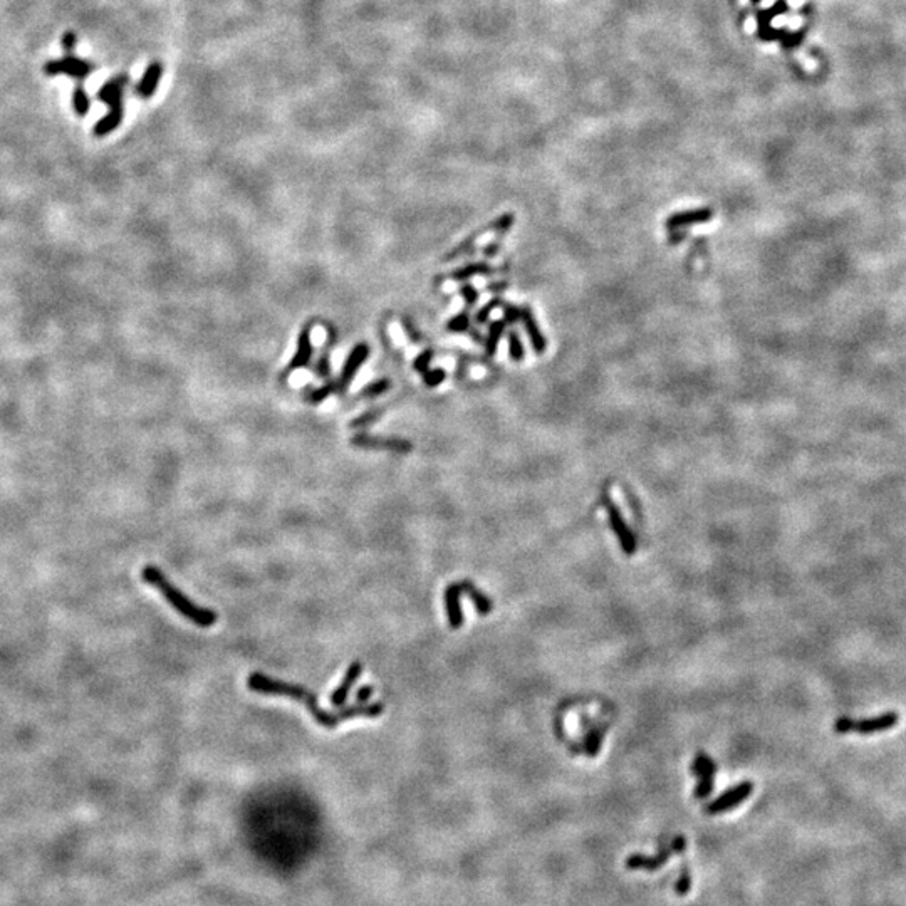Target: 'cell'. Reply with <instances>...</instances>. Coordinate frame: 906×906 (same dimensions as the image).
Instances as JSON below:
<instances>
[{
	"label": "cell",
	"instance_id": "6da1fadb",
	"mask_svg": "<svg viewBox=\"0 0 906 906\" xmlns=\"http://www.w3.org/2000/svg\"><path fill=\"white\" fill-rule=\"evenodd\" d=\"M247 687L250 692L262 693V695H281L287 697L291 700L299 702L306 707V710L313 715L316 724L324 727V729H336V727L344 720L356 719V717H380L385 712V703H365V705H351L349 709H343L338 712H329L319 705V698L313 690L296 685V683H287L282 680H276L262 673H252L247 678Z\"/></svg>",
	"mask_w": 906,
	"mask_h": 906
},
{
	"label": "cell",
	"instance_id": "7a4b0ae2",
	"mask_svg": "<svg viewBox=\"0 0 906 906\" xmlns=\"http://www.w3.org/2000/svg\"><path fill=\"white\" fill-rule=\"evenodd\" d=\"M141 578H143L145 583H148L153 588H157L160 594L167 599L170 606H172L173 610H177L183 618H185V620L193 623L195 626L210 628L217 625V621H219V615H217L215 611L207 610V608H202L193 603L192 599L185 596V594L175 586L173 583H170V579L165 576L162 569L157 568V566H146V568H143V571H141Z\"/></svg>",
	"mask_w": 906,
	"mask_h": 906
},
{
	"label": "cell",
	"instance_id": "3957f363",
	"mask_svg": "<svg viewBox=\"0 0 906 906\" xmlns=\"http://www.w3.org/2000/svg\"><path fill=\"white\" fill-rule=\"evenodd\" d=\"M687 849V838L675 836L667 846L660 849L653 856H645V854H631L626 858L625 866L631 871H657L663 868L670 861V856L673 854H682Z\"/></svg>",
	"mask_w": 906,
	"mask_h": 906
},
{
	"label": "cell",
	"instance_id": "277c9868",
	"mask_svg": "<svg viewBox=\"0 0 906 906\" xmlns=\"http://www.w3.org/2000/svg\"><path fill=\"white\" fill-rule=\"evenodd\" d=\"M900 715L896 712H886V714L875 717V719H865V720H853L849 717H841V719L836 720L834 724V732L836 734H851V732H858L863 735L868 734H876V732H883V730H890L898 724Z\"/></svg>",
	"mask_w": 906,
	"mask_h": 906
},
{
	"label": "cell",
	"instance_id": "5b68a950",
	"mask_svg": "<svg viewBox=\"0 0 906 906\" xmlns=\"http://www.w3.org/2000/svg\"><path fill=\"white\" fill-rule=\"evenodd\" d=\"M601 504L606 507L608 517H610V526L613 528V532L616 534L618 541H620L623 552H625L626 556H633L636 552V537L633 534V531L628 527L625 519H623L620 509H618L616 504L613 502L608 492L601 494Z\"/></svg>",
	"mask_w": 906,
	"mask_h": 906
},
{
	"label": "cell",
	"instance_id": "8992f818",
	"mask_svg": "<svg viewBox=\"0 0 906 906\" xmlns=\"http://www.w3.org/2000/svg\"><path fill=\"white\" fill-rule=\"evenodd\" d=\"M754 792V784L749 781L740 782L739 786L732 787L727 792H724L720 797H717L715 801H712L710 804L705 806V814L709 816H715V814H722L727 813V811H732L737 808L739 804H742L744 801H747Z\"/></svg>",
	"mask_w": 906,
	"mask_h": 906
},
{
	"label": "cell",
	"instance_id": "52a82bcc",
	"mask_svg": "<svg viewBox=\"0 0 906 906\" xmlns=\"http://www.w3.org/2000/svg\"><path fill=\"white\" fill-rule=\"evenodd\" d=\"M94 71V66L88 61H84L81 58H76L73 54H66L63 59H56V61H49L44 66V73L47 76H58V74H68L71 78L78 79V81H84L89 74Z\"/></svg>",
	"mask_w": 906,
	"mask_h": 906
},
{
	"label": "cell",
	"instance_id": "ba28073f",
	"mask_svg": "<svg viewBox=\"0 0 906 906\" xmlns=\"http://www.w3.org/2000/svg\"><path fill=\"white\" fill-rule=\"evenodd\" d=\"M351 445L365 450H388L393 453H410L413 450V443L403 438H383L371 437L368 433H358L351 438Z\"/></svg>",
	"mask_w": 906,
	"mask_h": 906
},
{
	"label": "cell",
	"instance_id": "9c48e42d",
	"mask_svg": "<svg viewBox=\"0 0 906 906\" xmlns=\"http://www.w3.org/2000/svg\"><path fill=\"white\" fill-rule=\"evenodd\" d=\"M368 356H370V346H368L366 343H360V344H356L355 348H353V351L349 353V356L346 358V363H344V366H343L341 376H339V380H338V391H339V393L346 391L348 386L353 383V380H355L358 370H360V368L365 365L366 360H368Z\"/></svg>",
	"mask_w": 906,
	"mask_h": 906
},
{
	"label": "cell",
	"instance_id": "30bf717a",
	"mask_svg": "<svg viewBox=\"0 0 906 906\" xmlns=\"http://www.w3.org/2000/svg\"><path fill=\"white\" fill-rule=\"evenodd\" d=\"M714 217H715V212L709 209V207L678 212V214H673L672 217H668L667 229L670 230V232H677V230L685 229V226H690L695 224H705V222H710Z\"/></svg>",
	"mask_w": 906,
	"mask_h": 906
},
{
	"label": "cell",
	"instance_id": "8fae6325",
	"mask_svg": "<svg viewBox=\"0 0 906 906\" xmlns=\"http://www.w3.org/2000/svg\"><path fill=\"white\" fill-rule=\"evenodd\" d=\"M311 329L313 326L308 324L302 328V331L299 333V338H297V351L294 358H292L289 366H287L286 375L287 373H292L296 370H302V368L309 366L311 358H313L314 348H313V341H311Z\"/></svg>",
	"mask_w": 906,
	"mask_h": 906
},
{
	"label": "cell",
	"instance_id": "7c38bea8",
	"mask_svg": "<svg viewBox=\"0 0 906 906\" xmlns=\"http://www.w3.org/2000/svg\"><path fill=\"white\" fill-rule=\"evenodd\" d=\"M361 673H363L361 662H353L351 665H349L343 682L339 683V687L331 693V698H329V702H331L333 707H336V709H343V707L346 705L349 692H351V688L356 683V680L361 677Z\"/></svg>",
	"mask_w": 906,
	"mask_h": 906
},
{
	"label": "cell",
	"instance_id": "4fadbf2b",
	"mask_svg": "<svg viewBox=\"0 0 906 906\" xmlns=\"http://www.w3.org/2000/svg\"><path fill=\"white\" fill-rule=\"evenodd\" d=\"M462 588L459 583H452L448 584L445 589V608H447V618H448V625L453 630H459V628L464 625V613H462V604H460V598H462Z\"/></svg>",
	"mask_w": 906,
	"mask_h": 906
},
{
	"label": "cell",
	"instance_id": "5bb4252c",
	"mask_svg": "<svg viewBox=\"0 0 906 906\" xmlns=\"http://www.w3.org/2000/svg\"><path fill=\"white\" fill-rule=\"evenodd\" d=\"M128 76L123 74V76H116V78L110 79V81L105 83L101 86V89L98 91V99L99 101L105 103L106 106L110 108H121L123 106V91H125L126 84H128Z\"/></svg>",
	"mask_w": 906,
	"mask_h": 906
},
{
	"label": "cell",
	"instance_id": "9a60e30c",
	"mask_svg": "<svg viewBox=\"0 0 906 906\" xmlns=\"http://www.w3.org/2000/svg\"><path fill=\"white\" fill-rule=\"evenodd\" d=\"M521 309H522L521 321H522L524 328H526V333H527V336H528V341H531V344H532V349H534L536 355H544L546 348H547V341H546L544 334H542V331H541L539 324H537V321L534 318V313H532V309L528 308V306H524V308H521Z\"/></svg>",
	"mask_w": 906,
	"mask_h": 906
},
{
	"label": "cell",
	"instance_id": "2e32d148",
	"mask_svg": "<svg viewBox=\"0 0 906 906\" xmlns=\"http://www.w3.org/2000/svg\"><path fill=\"white\" fill-rule=\"evenodd\" d=\"M162 74H163L162 63H151L148 68H146L143 78L140 79L138 84H136V94L143 99H150L155 94V91H157L160 79H162Z\"/></svg>",
	"mask_w": 906,
	"mask_h": 906
},
{
	"label": "cell",
	"instance_id": "e0dca14e",
	"mask_svg": "<svg viewBox=\"0 0 906 906\" xmlns=\"http://www.w3.org/2000/svg\"><path fill=\"white\" fill-rule=\"evenodd\" d=\"M786 6H787V4L784 2V0H781V2H776L771 9H767V11L759 12V17H757L759 19V36H761L762 39L771 41L774 36L781 34V32H779L777 29H772L771 22H772L774 17L782 16V11H784Z\"/></svg>",
	"mask_w": 906,
	"mask_h": 906
},
{
	"label": "cell",
	"instance_id": "ac0fdd59",
	"mask_svg": "<svg viewBox=\"0 0 906 906\" xmlns=\"http://www.w3.org/2000/svg\"><path fill=\"white\" fill-rule=\"evenodd\" d=\"M459 584H460V588H462V593L472 598V601H474L475 610H477V613H479V615L485 616V615H489V613L494 610L492 599H490L487 594H484L482 591H480V589L477 588L474 583L469 581V579H464V581H460Z\"/></svg>",
	"mask_w": 906,
	"mask_h": 906
},
{
	"label": "cell",
	"instance_id": "d6986e66",
	"mask_svg": "<svg viewBox=\"0 0 906 906\" xmlns=\"http://www.w3.org/2000/svg\"><path fill=\"white\" fill-rule=\"evenodd\" d=\"M123 116H125V110H123V106L121 108H110L108 115L103 116L101 120L96 123V126H94V130H93L94 136H98V138H103V136H108L110 133H113V131H115L118 126L121 125Z\"/></svg>",
	"mask_w": 906,
	"mask_h": 906
},
{
	"label": "cell",
	"instance_id": "ffe728a7",
	"mask_svg": "<svg viewBox=\"0 0 906 906\" xmlns=\"http://www.w3.org/2000/svg\"><path fill=\"white\" fill-rule=\"evenodd\" d=\"M495 271H497V269L492 267L487 262H472V264H467V266L464 267L457 269V271H453L450 274V279L457 282H465L475 276H490V274H494Z\"/></svg>",
	"mask_w": 906,
	"mask_h": 906
},
{
	"label": "cell",
	"instance_id": "44dd1931",
	"mask_svg": "<svg viewBox=\"0 0 906 906\" xmlns=\"http://www.w3.org/2000/svg\"><path fill=\"white\" fill-rule=\"evenodd\" d=\"M506 326L507 324L504 323L502 319L490 323L489 334H487V338H485V351H487L489 356H494L495 353H497L499 343H500V339H502V336H504V331H506Z\"/></svg>",
	"mask_w": 906,
	"mask_h": 906
},
{
	"label": "cell",
	"instance_id": "7402d4cb",
	"mask_svg": "<svg viewBox=\"0 0 906 906\" xmlns=\"http://www.w3.org/2000/svg\"><path fill=\"white\" fill-rule=\"evenodd\" d=\"M485 232H489V225H487V226H484V229H480L479 232H475V234L469 235V237H467V239L464 240V242H462L460 245H457V247L453 249V250H450V252L447 254V256H445V259H443V261H445V262H450V261H455V259H459V257H464L465 254H470L472 250H474V245H475V240H477V237H479V235L485 234Z\"/></svg>",
	"mask_w": 906,
	"mask_h": 906
},
{
	"label": "cell",
	"instance_id": "603a6c76",
	"mask_svg": "<svg viewBox=\"0 0 906 906\" xmlns=\"http://www.w3.org/2000/svg\"><path fill=\"white\" fill-rule=\"evenodd\" d=\"M334 391H338V383L336 381H329L319 388H308L306 391V401L311 405H321L324 400H328Z\"/></svg>",
	"mask_w": 906,
	"mask_h": 906
},
{
	"label": "cell",
	"instance_id": "cb8c5ba5",
	"mask_svg": "<svg viewBox=\"0 0 906 906\" xmlns=\"http://www.w3.org/2000/svg\"><path fill=\"white\" fill-rule=\"evenodd\" d=\"M391 380L390 378H380V380L373 381L368 386H365L358 395V398H365V400H371V398H378V396L385 395L386 391H390L391 388Z\"/></svg>",
	"mask_w": 906,
	"mask_h": 906
},
{
	"label": "cell",
	"instance_id": "d4e9b609",
	"mask_svg": "<svg viewBox=\"0 0 906 906\" xmlns=\"http://www.w3.org/2000/svg\"><path fill=\"white\" fill-rule=\"evenodd\" d=\"M692 772L695 774L697 777L715 776L717 766H715V762L709 757V755L698 754L697 757H695V761H693V764H692Z\"/></svg>",
	"mask_w": 906,
	"mask_h": 906
},
{
	"label": "cell",
	"instance_id": "484cf974",
	"mask_svg": "<svg viewBox=\"0 0 906 906\" xmlns=\"http://www.w3.org/2000/svg\"><path fill=\"white\" fill-rule=\"evenodd\" d=\"M514 222H516V215H514L512 212H507V214L500 215L497 220H494L492 224L489 225V230H492V232H495V235H497V239H504V235H506L509 230L512 229Z\"/></svg>",
	"mask_w": 906,
	"mask_h": 906
},
{
	"label": "cell",
	"instance_id": "4316f807",
	"mask_svg": "<svg viewBox=\"0 0 906 906\" xmlns=\"http://www.w3.org/2000/svg\"><path fill=\"white\" fill-rule=\"evenodd\" d=\"M509 356L512 358V361L521 363L524 358H526V349H524V343L521 336L516 329H512L509 333Z\"/></svg>",
	"mask_w": 906,
	"mask_h": 906
},
{
	"label": "cell",
	"instance_id": "83f0119b",
	"mask_svg": "<svg viewBox=\"0 0 906 906\" xmlns=\"http://www.w3.org/2000/svg\"><path fill=\"white\" fill-rule=\"evenodd\" d=\"M603 744V729H593L584 739V749L588 757H596Z\"/></svg>",
	"mask_w": 906,
	"mask_h": 906
},
{
	"label": "cell",
	"instance_id": "f1b7e54d",
	"mask_svg": "<svg viewBox=\"0 0 906 906\" xmlns=\"http://www.w3.org/2000/svg\"><path fill=\"white\" fill-rule=\"evenodd\" d=\"M73 105H74L76 115H78V116H86L88 115L89 105H91V103H89V96H88L86 89H84L83 86H78V88L74 89Z\"/></svg>",
	"mask_w": 906,
	"mask_h": 906
},
{
	"label": "cell",
	"instance_id": "f546056e",
	"mask_svg": "<svg viewBox=\"0 0 906 906\" xmlns=\"http://www.w3.org/2000/svg\"><path fill=\"white\" fill-rule=\"evenodd\" d=\"M470 329V316H469V309H465L464 313L453 316V318L447 323V331L448 333H465Z\"/></svg>",
	"mask_w": 906,
	"mask_h": 906
},
{
	"label": "cell",
	"instance_id": "4dcf8cb0",
	"mask_svg": "<svg viewBox=\"0 0 906 906\" xmlns=\"http://www.w3.org/2000/svg\"><path fill=\"white\" fill-rule=\"evenodd\" d=\"M383 413H385V408L368 410V412L361 413L360 417L353 420V422L349 423V427H351V428H363V427H366V425H370L373 422H376V420H380L381 415H383Z\"/></svg>",
	"mask_w": 906,
	"mask_h": 906
},
{
	"label": "cell",
	"instance_id": "1f68e13d",
	"mask_svg": "<svg viewBox=\"0 0 906 906\" xmlns=\"http://www.w3.org/2000/svg\"><path fill=\"white\" fill-rule=\"evenodd\" d=\"M714 779H715V776L698 777V784L695 787V792H693V796H695L697 799H705V797H709L712 794V791H714V784H715Z\"/></svg>",
	"mask_w": 906,
	"mask_h": 906
},
{
	"label": "cell",
	"instance_id": "d6a6232c",
	"mask_svg": "<svg viewBox=\"0 0 906 906\" xmlns=\"http://www.w3.org/2000/svg\"><path fill=\"white\" fill-rule=\"evenodd\" d=\"M445 380H447V371L442 370V368H437V370H428L423 373V383L427 385L428 388H437V386H440Z\"/></svg>",
	"mask_w": 906,
	"mask_h": 906
},
{
	"label": "cell",
	"instance_id": "836d02e7",
	"mask_svg": "<svg viewBox=\"0 0 906 906\" xmlns=\"http://www.w3.org/2000/svg\"><path fill=\"white\" fill-rule=\"evenodd\" d=\"M502 304H504L502 297H494L492 301L487 302V304H485L484 308L480 309L479 313H477V316H475L477 324H480V326H482V324H487V323H489L490 314H492V311H494L495 308H499V306H502Z\"/></svg>",
	"mask_w": 906,
	"mask_h": 906
},
{
	"label": "cell",
	"instance_id": "e575fe53",
	"mask_svg": "<svg viewBox=\"0 0 906 906\" xmlns=\"http://www.w3.org/2000/svg\"><path fill=\"white\" fill-rule=\"evenodd\" d=\"M692 888V875L688 871V868H683L682 875H680L677 885H675V893L678 896H685L688 895V891Z\"/></svg>",
	"mask_w": 906,
	"mask_h": 906
},
{
	"label": "cell",
	"instance_id": "d590c367",
	"mask_svg": "<svg viewBox=\"0 0 906 906\" xmlns=\"http://www.w3.org/2000/svg\"><path fill=\"white\" fill-rule=\"evenodd\" d=\"M401 326H403L405 333H407V336L410 338V341L415 343V344H420V343L423 341L422 333L418 331V328L415 326V323L408 318V316H403V318H401Z\"/></svg>",
	"mask_w": 906,
	"mask_h": 906
},
{
	"label": "cell",
	"instance_id": "8d00e7d4",
	"mask_svg": "<svg viewBox=\"0 0 906 906\" xmlns=\"http://www.w3.org/2000/svg\"><path fill=\"white\" fill-rule=\"evenodd\" d=\"M432 360H433V351H432V349H425L423 353H420V355L415 358L413 370L418 371V373H422V375H423V373L428 371V368H430Z\"/></svg>",
	"mask_w": 906,
	"mask_h": 906
},
{
	"label": "cell",
	"instance_id": "74e56055",
	"mask_svg": "<svg viewBox=\"0 0 906 906\" xmlns=\"http://www.w3.org/2000/svg\"><path fill=\"white\" fill-rule=\"evenodd\" d=\"M316 373H318V378H321V380H328L329 375H331V363H329L328 351L321 353L319 360L316 363Z\"/></svg>",
	"mask_w": 906,
	"mask_h": 906
},
{
	"label": "cell",
	"instance_id": "f35d334b",
	"mask_svg": "<svg viewBox=\"0 0 906 906\" xmlns=\"http://www.w3.org/2000/svg\"><path fill=\"white\" fill-rule=\"evenodd\" d=\"M460 296L464 297L467 309L474 308L475 302L479 301V291H477L472 284H464V286H462L460 287Z\"/></svg>",
	"mask_w": 906,
	"mask_h": 906
},
{
	"label": "cell",
	"instance_id": "ab89813d",
	"mask_svg": "<svg viewBox=\"0 0 906 906\" xmlns=\"http://www.w3.org/2000/svg\"><path fill=\"white\" fill-rule=\"evenodd\" d=\"M521 314H522L521 308H517V306H512V304L511 306L507 304L506 308H504V319L502 321L506 324H516V323H519V321H521Z\"/></svg>",
	"mask_w": 906,
	"mask_h": 906
},
{
	"label": "cell",
	"instance_id": "60d3db41",
	"mask_svg": "<svg viewBox=\"0 0 906 906\" xmlns=\"http://www.w3.org/2000/svg\"><path fill=\"white\" fill-rule=\"evenodd\" d=\"M500 249H502V239H497V237H495V239L492 240V242H489V244L485 245V247H484V250H482V252H484V257H487V259H494V257H497V254L500 252Z\"/></svg>",
	"mask_w": 906,
	"mask_h": 906
},
{
	"label": "cell",
	"instance_id": "b9f144b4",
	"mask_svg": "<svg viewBox=\"0 0 906 906\" xmlns=\"http://www.w3.org/2000/svg\"><path fill=\"white\" fill-rule=\"evenodd\" d=\"M76 42H78V36H76L74 32H71V31L66 32V34L63 36V41H61V44H63V49L66 51V54H73V51H74V47H76Z\"/></svg>",
	"mask_w": 906,
	"mask_h": 906
},
{
	"label": "cell",
	"instance_id": "7bdbcfd3",
	"mask_svg": "<svg viewBox=\"0 0 906 906\" xmlns=\"http://www.w3.org/2000/svg\"><path fill=\"white\" fill-rule=\"evenodd\" d=\"M373 693H375V688H373L371 685H365L363 688H360V690H358V693H356V703H358V705H365V703L370 702V698L373 697Z\"/></svg>",
	"mask_w": 906,
	"mask_h": 906
},
{
	"label": "cell",
	"instance_id": "ee69618b",
	"mask_svg": "<svg viewBox=\"0 0 906 906\" xmlns=\"http://www.w3.org/2000/svg\"><path fill=\"white\" fill-rule=\"evenodd\" d=\"M507 287H509V282H507V281H500V282H494V284H490V286L487 287V291L494 292V294H499V292L506 291Z\"/></svg>",
	"mask_w": 906,
	"mask_h": 906
},
{
	"label": "cell",
	"instance_id": "f6af8a7d",
	"mask_svg": "<svg viewBox=\"0 0 906 906\" xmlns=\"http://www.w3.org/2000/svg\"><path fill=\"white\" fill-rule=\"evenodd\" d=\"M470 338L474 339L475 343L484 344V338H480V333H479V331H475V329H470Z\"/></svg>",
	"mask_w": 906,
	"mask_h": 906
},
{
	"label": "cell",
	"instance_id": "bcb514c9",
	"mask_svg": "<svg viewBox=\"0 0 906 906\" xmlns=\"http://www.w3.org/2000/svg\"><path fill=\"white\" fill-rule=\"evenodd\" d=\"M752 2H754V4H759V2H762V0H752Z\"/></svg>",
	"mask_w": 906,
	"mask_h": 906
}]
</instances>
